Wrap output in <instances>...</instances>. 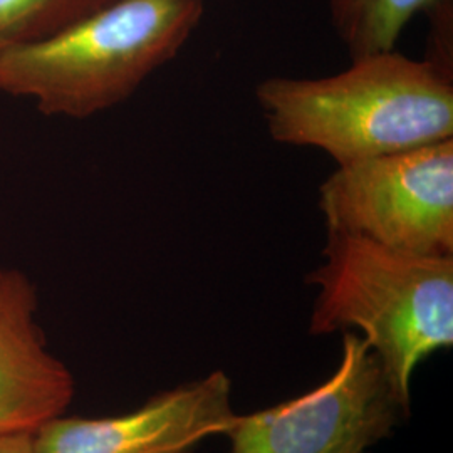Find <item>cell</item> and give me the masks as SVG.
Segmentation results:
<instances>
[{
    "instance_id": "1",
    "label": "cell",
    "mask_w": 453,
    "mask_h": 453,
    "mask_svg": "<svg viewBox=\"0 0 453 453\" xmlns=\"http://www.w3.org/2000/svg\"><path fill=\"white\" fill-rule=\"evenodd\" d=\"M326 78H269L256 97L271 138L336 165L453 140L452 71L387 50Z\"/></svg>"
},
{
    "instance_id": "2",
    "label": "cell",
    "mask_w": 453,
    "mask_h": 453,
    "mask_svg": "<svg viewBox=\"0 0 453 453\" xmlns=\"http://www.w3.org/2000/svg\"><path fill=\"white\" fill-rule=\"evenodd\" d=\"M207 0H114L59 33L0 56V93L54 118L86 119L130 99L177 58Z\"/></svg>"
},
{
    "instance_id": "3",
    "label": "cell",
    "mask_w": 453,
    "mask_h": 453,
    "mask_svg": "<svg viewBox=\"0 0 453 453\" xmlns=\"http://www.w3.org/2000/svg\"><path fill=\"white\" fill-rule=\"evenodd\" d=\"M308 280L319 289L311 334L361 331L408 415L415 368L453 344V256L327 232L323 262Z\"/></svg>"
},
{
    "instance_id": "4",
    "label": "cell",
    "mask_w": 453,
    "mask_h": 453,
    "mask_svg": "<svg viewBox=\"0 0 453 453\" xmlns=\"http://www.w3.org/2000/svg\"><path fill=\"white\" fill-rule=\"evenodd\" d=\"M327 232L453 256V140L338 165L319 187Z\"/></svg>"
},
{
    "instance_id": "5",
    "label": "cell",
    "mask_w": 453,
    "mask_h": 453,
    "mask_svg": "<svg viewBox=\"0 0 453 453\" xmlns=\"http://www.w3.org/2000/svg\"><path fill=\"white\" fill-rule=\"evenodd\" d=\"M406 415L380 359L353 331L342 336L334 374L289 402L237 415L226 434L228 453H365Z\"/></svg>"
},
{
    "instance_id": "6",
    "label": "cell",
    "mask_w": 453,
    "mask_h": 453,
    "mask_svg": "<svg viewBox=\"0 0 453 453\" xmlns=\"http://www.w3.org/2000/svg\"><path fill=\"white\" fill-rule=\"evenodd\" d=\"M235 417L226 372L168 389L130 413L56 417L33 434L35 453H192Z\"/></svg>"
},
{
    "instance_id": "7",
    "label": "cell",
    "mask_w": 453,
    "mask_h": 453,
    "mask_svg": "<svg viewBox=\"0 0 453 453\" xmlns=\"http://www.w3.org/2000/svg\"><path fill=\"white\" fill-rule=\"evenodd\" d=\"M37 303L29 275L0 267V437L33 435L74 398L73 374L35 321Z\"/></svg>"
},
{
    "instance_id": "8",
    "label": "cell",
    "mask_w": 453,
    "mask_h": 453,
    "mask_svg": "<svg viewBox=\"0 0 453 453\" xmlns=\"http://www.w3.org/2000/svg\"><path fill=\"white\" fill-rule=\"evenodd\" d=\"M445 0H331V22L349 58L396 48L410 20Z\"/></svg>"
},
{
    "instance_id": "9",
    "label": "cell",
    "mask_w": 453,
    "mask_h": 453,
    "mask_svg": "<svg viewBox=\"0 0 453 453\" xmlns=\"http://www.w3.org/2000/svg\"><path fill=\"white\" fill-rule=\"evenodd\" d=\"M114 0H0V56L59 33Z\"/></svg>"
},
{
    "instance_id": "10",
    "label": "cell",
    "mask_w": 453,
    "mask_h": 453,
    "mask_svg": "<svg viewBox=\"0 0 453 453\" xmlns=\"http://www.w3.org/2000/svg\"><path fill=\"white\" fill-rule=\"evenodd\" d=\"M0 453H35L31 434H12L0 437Z\"/></svg>"
}]
</instances>
